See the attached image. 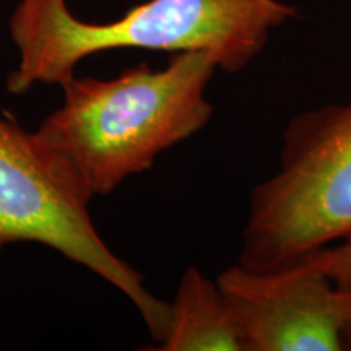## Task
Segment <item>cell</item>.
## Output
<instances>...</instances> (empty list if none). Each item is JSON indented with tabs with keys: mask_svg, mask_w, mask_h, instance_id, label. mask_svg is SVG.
<instances>
[{
	"mask_svg": "<svg viewBox=\"0 0 351 351\" xmlns=\"http://www.w3.org/2000/svg\"><path fill=\"white\" fill-rule=\"evenodd\" d=\"M217 70L207 52H179L163 69L140 64L106 80L75 75L38 134L93 197L106 195L208 124L207 88Z\"/></svg>",
	"mask_w": 351,
	"mask_h": 351,
	"instance_id": "cell-2",
	"label": "cell"
},
{
	"mask_svg": "<svg viewBox=\"0 0 351 351\" xmlns=\"http://www.w3.org/2000/svg\"><path fill=\"white\" fill-rule=\"evenodd\" d=\"M295 16L283 0H147L95 23L73 15L67 0H20L8 21L19 62L7 90L25 95L38 85L64 86L82 60L117 49L207 52L223 72L238 73Z\"/></svg>",
	"mask_w": 351,
	"mask_h": 351,
	"instance_id": "cell-1",
	"label": "cell"
},
{
	"mask_svg": "<svg viewBox=\"0 0 351 351\" xmlns=\"http://www.w3.org/2000/svg\"><path fill=\"white\" fill-rule=\"evenodd\" d=\"M341 291L351 295V234L332 247H320L307 254Z\"/></svg>",
	"mask_w": 351,
	"mask_h": 351,
	"instance_id": "cell-7",
	"label": "cell"
},
{
	"mask_svg": "<svg viewBox=\"0 0 351 351\" xmlns=\"http://www.w3.org/2000/svg\"><path fill=\"white\" fill-rule=\"evenodd\" d=\"M158 351H247V341L218 283L197 267H187L173 302L169 324Z\"/></svg>",
	"mask_w": 351,
	"mask_h": 351,
	"instance_id": "cell-6",
	"label": "cell"
},
{
	"mask_svg": "<svg viewBox=\"0 0 351 351\" xmlns=\"http://www.w3.org/2000/svg\"><path fill=\"white\" fill-rule=\"evenodd\" d=\"M91 200L75 169L38 130H25L0 114V252L10 244L36 243L91 270L134 302L160 345L169 304L108 247L91 219Z\"/></svg>",
	"mask_w": 351,
	"mask_h": 351,
	"instance_id": "cell-4",
	"label": "cell"
},
{
	"mask_svg": "<svg viewBox=\"0 0 351 351\" xmlns=\"http://www.w3.org/2000/svg\"><path fill=\"white\" fill-rule=\"evenodd\" d=\"M351 234V98L288 122L280 165L249 199L239 262L287 267Z\"/></svg>",
	"mask_w": 351,
	"mask_h": 351,
	"instance_id": "cell-3",
	"label": "cell"
},
{
	"mask_svg": "<svg viewBox=\"0 0 351 351\" xmlns=\"http://www.w3.org/2000/svg\"><path fill=\"white\" fill-rule=\"evenodd\" d=\"M345 351H351V327L348 328L345 337Z\"/></svg>",
	"mask_w": 351,
	"mask_h": 351,
	"instance_id": "cell-8",
	"label": "cell"
},
{
	"mask_svg": "<svg viewBox=\"0 0 351 351\" xmlns=\"http://www.w3.org/2000/svg\"><path fill=\"white\" fill-rule=\"evenodd\" d=\"M217 283L238 314L247 351H345L351 295L309 256L267 271L236 263Z\"/></svg>",
	"mask_w": 351,
	"mask_h": 351,
	"instance_id": "cell-5",
	"label": "cell"
}]
</instances>
